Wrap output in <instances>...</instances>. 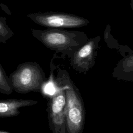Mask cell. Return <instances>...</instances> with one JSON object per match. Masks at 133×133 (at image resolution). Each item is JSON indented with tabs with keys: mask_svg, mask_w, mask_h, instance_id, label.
Returning <instances> with one entry per match:
<instances>
[{
	"mask_svg": "<svg viewBox=\"0 0 133 133\" xmlns=\"http://www.w3.org/2000/svg\"><path fill=\"white\" fill-rule=\"evenodd\" d=\"M14 89L11 86L9 77L0 63V92L3 94L10 95Z\"/></svg>",
	"mask_w": 133,
	"mask_h": 133,
	"instance_id": "obj_9",
	"label": "cell"
},
{
	"mask_svg": "<svg viewBox=\"0 0 133 133\" xmlns=\"http://www.w3.org/2000/svg\"><path fill=\"white\" fill-rule=\"evenodd\" d=\"M113 75L118 78L133 80V52L118 62L113 69Z\"/></svg>",
	"mask_w": 133,
	"mask_h": 133,
	"instance_id": "obj_8",
	"label": "cell"
},
{
	"mask_svg": "<svg viewBox=\"0 0 133 133\" xmlns=\"http://www.w3.org/2000/svg\"><path fill=\"white\" fill-rule=\"evenodd\" d=\"M26 17L37 24L52 29L79 28L87 26L90 23L84 17L62 12L30 13Z\"/></svg>",
	"mask_w": 133,
	"mask_h": 133,
	"instance_id": "obj_3",
	"label": "cell"
},
{
	"mask_svg": "<svg viewBox=\"0 0 133 133\" xmlns=\"http://www.w3.org/2000/svg\"><path fill=\"white\" fill-rule=\"evenodd\" d=\"M130 7L133 11V0H130Z\"/></svg>",
	"mask_w": 133,
	"mask_h": 133,
	"instance_id": "obj_11",
	"label": "cell"
},
{
	"mask_svg": "<svg viewBox=\"0 0 133 133\" xmlns=\"http://www.w3.org/2000/svg\"><path fill=\"white\" fill-rule=\"evenodd\" d=\"M100 40L101 37L99 35L89 38L86 44L76 51L70 59L72 68L84 73L90 70L95 64Z\"/></svg>",
	"mask_w": 133,
	"mask_h": 133,
	"instance_id": "obj_4",
	"label": "cell"
},
{
	"mask_svg": "<svg viewBox=\"0 0 133 133\" xmlns=\"http://www.w3.org/2000/svg\"><path fill=\"white\" fill-rule=\"evenodd\" d=\"M38 102L31 99H0V117H14L20 113L19 109L35 105Z\"/></svg>",
	"mask_w": 133,
	"mask_h": 133,
	"instance_id": "obj_6",
	"label": "cell"
},
{
	"mask_svg": "<svg viewBox=\"0 0 133 133\" xmlns=\"http://www.w3.org/2000/svg\"><path fill=\"white\" fill-rule=\"evenodd\" d=\"M68 85L66 86V107L64 113L67 119L68 129L70 133H77L83 122V111L79 99L72 85L69 84V74L66 71Z\"/></svg>",
	"mask_w": 133,
	"mask_h": 133,
	"instance_id": "obj_5",
	"label": "cell"
},
{
	"mask_svg": "<svg viewBox=\"0 0 133 133\" xmlns=\"http://www.w3.org/2000/svg\"><path fill=\"white\" fill-rule=\"evenodd\" d=\"M0 133H10L8 131H3V130H0Z\"/></svg>",
	"mask_w": 133,
	"mask_h": 133,
	"instance_id": "obj_12",
	"label": "cell"
},
{
	"mask_svg": "<svg viewBox=\"0 0 133 133\" xmlns=\"http://www.w3.org/2000/svg\"><path fill=\"white\" fill-rule=\"evenodd\" d=\"M31 31L34 37L63 58L70 59L89 39L85 32L79 31L47 28L43 30L31 29Z\"/></svg>",
	"mask_w": 133,
	"mask_h": 133,
	"instance_id": "obj_1",
	"label": "cell"
},
{
	"mask_svg": "<svg viewBox=\"0 0 133 133\" xmlns=\"http://www.w3.org/2000/svg\"><path fill=\"white\" fill-rule=\"evenodd\" d=\"M66 99L62 91L54 97L50 105V116L55 125H61L64 119Z\"/></svg>",
	"mask_w": 133,
	"mask_h": 133,
	"instance_id": "obj_7",
	"label": "cell"
},
{
	"mask_svg": "<svg viewBox=\"0 0 133 133\" xmlns=\"http://www.w3.org/2000/svg\"><path fill=\"white\" fill-rule=\"evenodd\" d=\"M11 86L16 92L26 94L39 92L46 83L45 74L36 62H25L18 65L9 76Z\"/></svg>",
	"mask_w": 133,
	"mask_h": 133,
	"instance_id": "obj_2",
	"label": "cell"
},
{
	"mask_svg": "<svg viewBox=\"0 0 133 133\" xmlns=\"http://www.w3.org/2000/svg\"><path fill=\"white\" fill-rule=\"evenodd\" d=\"M14 34L12 30L7 24L6 18L0 16V43L6 44Z\"/></svg>",
	"mask_w": 133,
	"mask_h": 133,
	"instance_id": "obj_10",
	"label": "cell"
}]
</instances>
